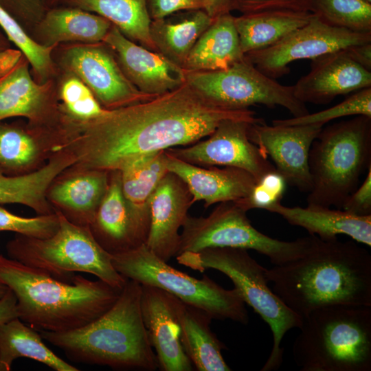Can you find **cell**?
I'll return each instance as SVG.
<instances>
[{
    "mask_svg": "<svg viewBox=\"0 0 371 371\" xmlns=\"http://www.w3.org/2000/svg\"><path fill=\"white\" fill-rule=\"evenodd\" d=\"M146 3L151 21L164 18L179 11L204 10L203 0H146Z\"/></svg>",
    "mask_w": 371,
    "mask_h": 371,
    "instance_id": "cell-43",
    "label": "cell"
},
{
    "mask_svg": "<svg viewBox=\"0 0 371 371\" xmlns=\"http://www.w3.org/2000/svg\"><path fill=\"white\" fill-rule=\"evenodd\" d=\"M58 97L60 109L67 116L86 121L101 115L106 111L89 88L77 76L63 72Z\"/></svg>",
    "mask_w": 371,
    "mask_h": 371,
    "instance_id": "cell-37",
    "label": "cell"
},
{
    "mask_svg": "<svg viewBox=\"0 0 371 371\" xmlns=\"http://www.w3.org/2000/svg\"><path fill=\"white\" fill-rule=\"evenodd\" d=\"M146 0H60L58 4L80 8L109 20L131 41L157 52L151 38Z\"/></svg>",
    "mask_w": 371,
    "mask_h": 371,
    "instance_id": "cell-33",
    "label": "cell"
},
{
    "mask_svg": "<svg viewBox=\"0 0 371 371\" xmlns=\"http://www.w3.org/2000/svg\"><path fill=\"white\" fill-rule=\"evenodd\" d=\"M313 14L308 12L270 10L234 16L242 52L269 47L306 25Z\"/></svg>",
    "mask_w": 371,
    "mask_h": 371,
    "instance_id": "cell-32",
    "label": "cell"
},
{
    "mask_svg": "<svg viewBox=\"0 0 371 371\" xmlns=\"http://www.w3.org/2000/svg\"><path fill=\"white\" fill-rule=\"evenodd\" d=\"M371 43V32L360 33L328 25L315 14L304 26L276 44L245 56L262 74L276 79L289 73V64L349 47Z\"/></svg>",
    "mask_w": 371,
    "mask_h": 371,
    "instance_id": "cell-13",
    "label": "cell"
},
{
    "mask_svg": "<svg viewBox=\"0 0 371 371\" xmlns=\"http://www.w3.org/2000/svg\"><path fill=\"white\" fill-rule=\"evenodd\" d=\"M324 126L267 125L265 120L249 124L247 135L262 153L269 157L287 184L309 192L312 181L308 166L311 145Z\"/></svg>",
    "mask_w": 371,
    "mask_h": 371,
    "instance_id": "cell-15",
    "label": "cell"
},
{
    "mask_svg": "<svg viewBox=\"0 0 371 371\" xmlns=\"http://www.w3.org/2000/svg\"><path fill=\"white\" fill-rule=\"evenodd\" d=\"M368 87H371V71L342 49L312 59L310 71L293 85V92L304 104H327L338 95Z\"/></svg>",
    "mask_w": 371,
    "mask_h": 371,
    "instance_id": "cell-19",
    "label": "cell"
},
{
    "mask_svg": "<svg viewBox=\"0 0 371 371\" xmlns=\"http://www.w3.org/2000/svg\"><path fill=\"white\" fill-rule=\"evenodd\" d=\"M281 216L290 225L304 228L309 235L322 240L337 238L343 234L371 247V215L358 216L340 209L318 205L289 207L278 203L268 210Z\"/></svg>",
    "mask_w": 371,
    "mask_h": 371,
    "instance_id": "cell-25",
    "label": "cell"
},
{
    "mask_svg": "<svg viewBox=\"0 0 371 371\" xmlns=\"http://www.w3.org/2000/svg\"><path fill=\"white\" fill-rule=\"evenodd\" d=\"M345 49L355 62L371 71V43L353 45Z\"/></svg>",
    "mask_w": 371,
    "mask_h": 371,
    "instance_id": "cell-45",
    "label": "cell"
},
{
    "mask_svg": "<svg viewBox=\"0 0 371 371\" xmlns=\"http://www.w3.org/2000/svg\"><path fill=\"white\" fill-rule=\"evenodd\" d=\"M186 82L214 104L229 109H247L261 104L282 106L293 117L309 113L294 95L293 85L278 82L259 71L245 56L225 69L186 71Z\"/></svg>",
    "mask_w": 371,
    "mask_h": 371,
    "instance_id": "cell-11",
    "label": "cell"
},
{
    "mask_svg": "<svg viewBox=\"0 0 371 371\" xmlns=\"http://www.w3.org/2000/svg\"><path fill=\"white\" fill-rule=\"evenodd\" d=\"M71 168L52 183L47 198L70 221L89 226L106 192L109 172Z\"/></svg>",
    "mask_w": 371,
    "mask_h": 371,
    "instance_id": "cell-23",
    "label": "cell"
},
{
    "mask_svg": "<svg viewBox=\"0 0 371 371\" xmlns=\"http://www.w3.org/2000/svg\"><path fill=\"white\" fill-rule=\"evenodd\" d=\"M212 19L203 10H183L151 21L150 35L157 52L183 67L190 50Z\"/></svg>",
    "mask_w": 371,
    "mask_h": 371,
    "instance_id": "cell-31",
    "label": "cell"
},
{
    "mask_svg": "<svg viewBox=\"0 0 371 371\" xmlns=\"http://www.w3.org/2000/svg\"><path fill=\"white\" fill-rule=\"evenodd\" d=\"M19 317L16 298L8 288L5 294L0 299V324Z\"/></svg>",
    "mask_w": 371,
    "mask_h": 371,
    "instance_id": "cell-46",
    "label": "cell"
},
{
    "mask_svg": "<svg viewBox=\"0 0 371 371\" xmlns=\"http://www.w3.org/2000/svg\"><path fill=\"white\" fill-rule=\"evenodd\" d=\"M54 210L58 218L56 232L43 238L16 234L6 244L8 257L60 279H70L76 272L87 273L122 289L128 279L115 270L112 255L97 242L89 226L74 223Z\"/></svg>",
    "mask_w": 371,
    "mask_h": 371,
    "instance_id": "cell-7",
    "label": "cell"
},
{
    "mask_svg": "<svg viewBox=\"0 0 371 371\" xmlns=\"http://www.w3.org/2000/svg\"><path fill=\"white\" fill-rule=\"evenodd\" d=\"M181 227L176 256L211 247L240 248L255 250L278 266L304 255L312 240L311 235L284 241L260 232L251 225L247 211L236 201L219 203L207 217L188 215Z\"/></svg>",
    "mask_w": 371,
    "mask_h": 371,
    "instance_id": "cell-10",
    "label": "cell"
},
{
    "mask_svg": "<svg viewBox=\"0 0 371 371\" xmlns=\"http://www.w3.org/2000/svg\"><path fill=\"white\" fill-rule=\"evenodd\" d=\"M293 344L301 371H370L371 307L330 306L302 317Z\"/></svg>",
    "mask_w": 371,
    "mask_h": 371,
    "instance_id": "cell-5",
    "label": "cell"
},
{
    "mask_svg": "<svg viewBox=\"0 0 371 371\" xmlns=\"http://www.w3.org/2000/svg\"><path fill=\"white\" fill-rule=\"evenodd\" d=\"M23 56L9 71L0 76V122L10 117H24L35 127H58L62 111L54 79L37 82Z\"/></svg>",
    "mask_w": 371,
    "mask_h": 371,
    "instance_id": "cell-16",
    "label": "cell"
},
{
    "mask_svg": "<svg viewBox=\"0 0 371 371\" xmlns=\"http://www.w3.org/2000/svg\"><path fill=\"white\" fill-rule=\"evenodd\" d=\"M177 335L194 368L199 371H229L221 350L226 348L212 331V317L170 294Z\"/></svg>",
    "mask_w": 371,
    "mask_h": 371,
    "instance_id": "cell-26",
    "label": "cell"
},
{
    "mask_svg": "<svg viewBox=\"0 0 371 371\" xmlns=\"http://www.w3.org/2000/svg\"><path fill=\"white\" fill-rule=\"evenodd\" d=\"M0 371H8V369L1 361H0Z\"/></svg>",
    "mask_w": 371,
    "mask_h": 371,
    "instance_id": "cell-52",
    "label": "cell"
},
{
    "mask_svg": "<svg viewBox=\"0 0 371 371\" xmlns=\"http://www.w3.org/2000/svg\"><path fill=\"white\" fill-rule=\"evenodd\" d=\"M0 6L29 34L48 9L45 0H0Z\"/></svg>",
    "mask_w": 371,
    "mask_h": 371,
    "instance_id": "cell-41",
    "label": "cell"
},
{
    "mask_svg": "<svg viewBox=\"0 0 371 371\" xmlns=\"http://www.w3.org/2000/svg\"><path fill=\"white\" fill-rule=\"evenodd\" d=\"M0 26L10 42L28 60L37 82L43 84L54 79L58 69L53 52L58 45L45 47L36 43L1 6Z\"/></svg>",
    "mask_w": 371,
    "mask_h": 371,
    "instance_id": "cell-35",
    "label": "cell"
},
{
    "mask_svg": "<svg viewBox=\"0 0 371 371\" xmlns=\"http://www.w3.org/2000/svg\"><path fill=\"white\" fill-rule=\"evenodd\" d=\"M286 184L284 178L275 170L259 179L247 197L236 202L247 212L252 209L267 211L273 205L281 202Z\"/></svg>",
    "mask_w": 371,
    "mask_h": 371,
    "instance_id": "cell-40",
    "label": "cell"
},
{
    "mask_svg": "<svg viewBox=\"0 0 371 371\" xmlns=\"http://www.w3.org/2000/svg\"><path fill=\"white\" fill-rule=\"evenodd\" d=\"M117 170L128 208L146 241L150 227L148 202L159 181L168 172L167 153L159 150L140 155L126 161Z\"/></svg>",
    "mask_w": 371,
    "mask_h": 371,
    "instance_id": "cell-29",
    "label": "cell"
},
{
    "mask_svg": "<svg viewBox=\"0 0 371 371\" xmlns=\"http://www.w3.org/2000/svg\"><path fill=\"white\" fill-rule=\"evenodd\" d=\"M141 312L158 368L162 371H192L194 366L177 335L170 294L155 286L142 285Z\"/></svg>",
    "mask_w": 371,
    "mask_h": 371,
    "instance_id": "cell-21",
    "label": "cell"
},
{
    "mask_svg": "<svg viewBox=\"0 0 371 371\" xmlns=\"http://www.w3.org/2000/svg\"><path fill=\"white\" fill-rule=\"evenodd\" d=\"M109 175L106 192L89 227L97 242L113 256L135 249L146 240L128 208L120 172L113 170Z\"/></svg>",
    "mask_w": 371,
    "mask_h": 371,
    "instance_id": "cell-24",
    "label": "cell"
},
{
    "mask_svg": "<svg viewBox=\"0 0 371 371\" xmlns=\"http://www.w3.org/2000/svg\"><path fill=\"white\" fill-rule=\"evenodd\" d=\"M255 115L249 109L218 106L186 82L150 100L106 109L91 120L67 116L66 148L76 157L73 167L111 172L140 155L199 142L225 120H263Z\"/></svg>",
    "mask_w": 371,
    "mask_h": 371,
    "instance_id": "cell-1",
    "label": "cell"
},
{
    "mask_svg": "<svg viewBox=\"0 0 371 371\" xmlns=\"http://www.w3.org/2000/svg\"><path fill=\"white\" fill-rule=\"evenodd\" d=\"M314 0H230V11L242 14L270 10L311 12Z\"/></svg>",
    "mask_w": 371,
    "mask_h": 371,
    "instance_id": "cell-42",
    "label": "cell"
},
{
    "mask_svg": "<svg viewBox=\"0 0 371 371\" xmlns=\"http://www.w3.org/2000/svg\"><path fill=\"white\" fill-rule=\"evenodd\" d=\"M77 162L68 149L54 153L40 168L21 175H8L0 169V204H21L42 214L54 212L47 198L54 180Z\"/></svg>",
    "mask_w": 371,
    "mask_h": 371,
    "instance_id": "cell-27",
    "label": "cell"
},
{
    "mask_svg": "<svg viewBox=\"0 0 371 371\" xmlns=\"http://www.w3.org/2000/svg\"><path fill=\"white\" fill-rule=\"evenodd\" d=\"M250 122L225 120L209 137L183 148H170L166 152L188 163L203 167H234L250 173L256 180L273 171L271 164L247 135Z\"/></svg>",
    "mask_w": 371,
    "mask_h": 371,
    "instance_id": "cell-14",
    "label": "cell"
},
{
    "mask_svg": "<svg viewBox=\"0 0 371 371\" xmlns=\"http://www.w3.org/2000/svg\"><path fill=\"white\" fill-rule=\"evenodd\" d=\"M307 204L341 207L371 166V117L356 115L322 128L308 156Z\"/></svg>",
    "mask_w": 371,
    "mask_h": 371,
    "instance_id": "cell-6",
    "label": "cell"
},
{
    "mask_svg": "<svg viewBox=\"0 0 371 371\" xmlns=\"http://www.w3.org/2000/svg\"><path fill=\"white\" fill-rule=\"evenodd\" d=\"M58 227V218L54 212L35 217L16 215L0 205V232H12L33 238H47Z\"/></svg>",
    "mask_w": 371,
    "mask_h": 371,
    "instance_id": "cell-39",
    "label": "cell"
},
{
    "mask_svg": "<svg viewBox=\"0 0 371 371\" xmlns=\"http://www.w3.org/2000/svg\"><path fill=\"white\" fill-rule=\"evenodd\" d=\"M60 0H45V3L48 8L58 5Z\"/></svg>",
    "mask_w": 371,
    "mask_h": 371,
    "instance_id": "cell-50",
    "label": "cell"
},
{
    "mask_svg": "<svg viewBox=\"0 0 371 371\" xmlns=\"http://www.w3.org/2000/svg\"><path fill=\"white\" fill-rule=\"evenodd\" d=\"M311 12L331 26L371 32V3L367 0H314Z\"/></svg>",
    "mask_w": 371,
    "mask_h": 371,
    "instance_id": "cell-36",
    "label": "cell"
},
{
    "mask_svg": "<svg viewBox=\"0 0 371 371\" xmlns=\"http://www.w3.org/2000/svg\"><path fill=\"white\" fill-rule=\"evenodd\" d=\"M231 12L214 19L190 50L182 68L186 71H216L241 60L238 33Z\"/></svg>",
    "mask_w": 371,
    "mask_h": 371,
    "instance_id": "cell-30",
    "label": "cell"
},
{
    "mask_svg": "<svg viewBox=\"0 0 371 371\" xmlns=\"http://www.w3.org/2000/svg\"><path fill=\"white\" fill-rule=\"evenodd\" d=\"M102 42L110 48L127 79L144 93L157 96L186 83L181 67L131 41L114 25Z\"/></svg>",
    "mask_w": 371,
    "mask_h": 371,
    "instance_id": "cell-17",
    "label": "cell"
},
{
    "mask_svg": "<svg viewBox=\"0 0 371 371\" xmlns=\"http://www.w3.org/2000/svg\"><path fill=\"white\" fill-rule=\"evenodd\" d=\"M365 115L371 117V87L357 91L340 103L324 110L300 117L274 120L273 125L296 126L319 124L344 117Z\"/></svg>",
    "mask_w": 371,
    "mask_h": 371,
    "instance_id": "cell-38",
    "label": "cell"
},
{
    "mask_svg": "<svg viewBox=\"0 0 371 371\" xmlns=\"http://www.w3.org/2000/svg\"><path fill=\"white\" fill-rule=\"evenodd\" d=\"M204 10L212 19L230 11V0H203Z\"/></svg>",
    "mask_w": 371,
    "mask_h": 371,
    "instance_id": "cell-47",
    "label": "cell"
},
{
    "mask_svg": "<svg viewBox=\"0 0 371 371\" xmlns=\"http://www.w3.org/2000/svg\"><path fill=\"white\" fill-rule=\"evenodd\" d=\"M10 48V43L5 34L0 31V53Z\"/></svg>",
    "mask_w": 371,
    "mask_h": 371,
    "instance_id": "cell-49",
    "label": "cell"
},
{
    "mask_svg": "<svg viewBox=\"0 0 371 371\" xmlns=\"http://www.w3.org/2000/svg\"><path fill=\"white\" fill-rule=\"evenodd\" d=\"M8 288L3 284H0V299L5 294Z\"/></svg>",
    "mask_w": 371,
    "mask_h": 371,
    "instance_id": "cell-51",
    "label": "cell"
},
{
    "mask_svg": "<svg viewBox=\"0 0 371 371\" xmlns=\"http://www.w3.org/2000/svg\"><path fill=\"white\" fill-rule=\"evenodd\" d=\"M40 333L19 317L0 324V361L10 370L18 358H28L56 371L79 370L60 359L43 341Z\"/></svg>",
    "mask_w": 371,
    "mask_h": 371,
    "instance_id": "cell-34",
    "label": "cell"
},
{
    "mask_svg": "<svg viewBox=\"0 0 371 371\" xmlns=\"http://www.w3.org/2000/svg\"><path fill=\"white\" fill-rule=\"evenodd\" d=\"M0 284L16 296L21 321L49 332L69 331L91 322L113 306L122 290L80 275L60 279L1 254Z\"/></svg>",
    "mask_w": 371,
    "mask_h": 371,
    "instance_id": "cell-3",
    "label": "cell"
},
{
    "mask_svg": "<svg viewBox=\"0 0 371 371\" xmlns=\"http://www.w3.org/2000/svg\"><path fill=\"white\" fill-rule=\"evenodd\" d=\"M58 67L80 78L101 106L108 110L150 100L125 76L114 54L104 43H70L60 49Z\"/></svg>",
    "mask_w": 371,
    "mask_h": 371,
    "instance_id": "cell-12",
    "label": "cell"
},
{
    "mask_svg": "<svg viewBox=\"0 0 371 371\" xmlns=\"http://www.w3.org/2000/svg\"><path fill=\"white\" fill-rule=\"evenodd\" d=\"M141 293V284L128 279L113 306L91 322L69 331L38 332L72 361L154 371L158 362L144 324Z\"/></svg>",
    "mask_w": 371,
    "mask_h": 371,
    "instance_id": "cell-4",
    "label": "cell"
},
{
    "mask_svg": "<svg viewBox=\"0 0 371 371\" xmlns=\"http://www.w3.org/2000/svg\"><path fill=\"white\" fill-rule=\"evenodd\" d=\"M177 262L193 270H217L233 282L245 303L268 324L273 334L271 353L261 371L279 369L283 361L281 342L292 328H300L302 318L291 310L272 291L265 275V268L257 262L247 249L211 247L197 252H183Z\"/></svg>",
    "mask_w": 371,
    "mask_h": 371,
    "instance_id": "cell-8",
    "label": "cell"
},
{
    "mask_svg": "<svg viewBox=\"0 0 371 371\" xmlns=\"http://www.w3.org/2000/svg\"><path fill=\"white\" fill-rule=\"evenodd\" d=\"M167 168L187 186L192 196V203L203 201L205 207L217 203L244 199L256 182V179L244 170L234 167L205 168L181 160L168 153Z\"/></svg>",
    "mask_w": 371,
    "mask_h": 371,
    "instance_id": "cell-22",
    "label": "cell"
},
{
    "mask_svg": "<svg viewBox=\"0 0 371 371\" xmlns=\"http://www.w3.org/2000/svg\"><path fill=\"white\" fill-rule=\"evenodd\" d=\"M112 263L126 278L159 288L203 311L212 319L248 324L245 303L235 288L227 290L206 276L198 279L180 271L157 257L145 244L113 255Z\"/></svg>",
    "mask_w": 371,
    "mask_h": 371,
    "instance_id": "cell-9",
    "label": "cell"
},
{
    "mask_svg": "<svg viewBox=\"0 0 371 371\" xmlns=\"http://www.w3.org/2000/svg\"><path fill=\"white\" fill-rule=\"evenodd\" d=\"M22 55L20 50L10 48L0 53V76L14 67Z\"/></svg>",
    "mask_w": 371,
    "mask_h": 371,
    "instance_id": "cell-48",
    "label": "cell"
},
{
    "mask_svg": "<svg viewBox=\"0 0 371 371\" xmlns=\"http://www.w3.org/2000/svg\"><path fill=\"white\" fill-rule=\"evenodd\" d=\"M112 23L96 14L70 6L47 9L32 30L38 44L50 47L63 43L92 44L103 41Z\"/></svg>",
    "mask_w": 371,
    "mask_h": 371,
    "instance_id": "cell-28",
    "label": "cell"
},
{
    "mask_svg": "<svg viewBox=\"0 0 371 371\" xmlns=\"http://www.w3.org/2000/svg\"><path fill=\"white\" fill-rule=\"evenodd\" d=\"M65 148L60 126L55 128L0 122V169L16 176L43 166L57 151Z\"/></svg>",
    "mask_w": 371,
    "mask_h": 371,
    "instance_id": "cell-20",
    "label": "cell"
},
{
    "mask_svg": "<svg viewBox=\"0 0 371 371\" xmlns=\"http://www.w3.org/2000/svg\"><path fill=\"white\" fill-rule=\"evenodd\" d=\"M367 1L371 3V0H367Z\"/></svg>",
    "mask_w": 371,
    "mask_h": 371,
    "instance_id": "cell-53",
    "label": "cell"
},
{
    "mask_svg": "<svg viewBox=\"0 0 371 371\" xmlns=\"http://www.w3.org/2000/svg\"><path fill=\"white\" fill-rule=\"evenodd\" d=\"M304 255L265 270L271 289L304 317L330 306L371 307V254L353 240H324L311 235Z\"/></svg>",
    "mask_w": 371,
    "mask_h": 371,
    "instance_id": "cell-2",
    "label": "cell"
},
{
    "mask_svg": "<svg viewBox=\"0 0 371 371\" xmlns=\"http://www.w3.org/2000/svg\"><path fill=\"white\" fill-rule=\"evenodd\" d=\"M341 208L358 216L371 215V166L363 182L347 198Z\"/></svg>",
    "mask_w": 371,
    "mask_h": 371,
    "instance_id": "cell-44",
    "label": "cell"
},
{
    "mask_svg": "<svg viewBox=\"0 0 371 371\" xmlns=\"http://www.w3.org/2000/svg\"><path fill=\"white\" fill-rule=\"evenodd\" d=\"M192 199L185 183L170 172L161 179L150 197V227L145 245L165 262L177 254L179 230L193 204Z\"/></svg>",
    "mask_w": 371,
    "mask_h": 371,
    "instance_id": "cell-18",
    "label": "cell"
}]
</instances>
